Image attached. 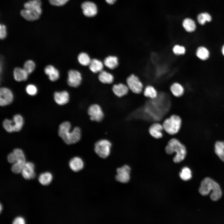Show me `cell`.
I'll return each mask as SVG.
<instances>
[{
	"label": "cell",
	"mask_w": 224,
	"mask_h": 224,
	"mask_svg": "<svg viewBox=\"0 0 224 224\" xmlns=\"http://www.w3.org/2000/svg\"><path fill=\"white\" fill-rule=\"evenodd\" d=\"M72 129V124L68 121L61 123L59 127L58 133L59 137L67 144H75L81 140L82 132V128L78 126H74Z\"/></svg>",
	"instance_id": "6da1fadb"
},
{
	"label": "cell",
	"mask_w": 224,
	"mask_h": 224,
	"mask_svg": "<svg viewBox=\"0 0 224 224\" xmlns=\"http://www.w3.org/2000/svg\"><path fill=\"white\" fill-rule=\"evenodd\" d=\"M40 0H30L24 5V9L20 12L22 16L26 20L34 21L38 19L42 13Z\"/></svg>",
	"instance_id": "7a4b0ae2"
},
{
	"label": "cell",
	"mask_w": 224,
	"mask_h": 224,
	"mask_svg": "<svg viewBox=\"0 0 224 224\" xmlns=\"http://www.w3.org/2000/svg\"><path fill=\"white\" fill-rule=\"evenodd\" d=\"M165 151L169 155L172 154L174 152L176 153L173 160L176 163L183 161L187 154L186 148L184 145L178 139L174 138L170 140L167 142Z\"/></svg>",
	"instance_id": "3957f363"
},
{
	"label": "cell",
	"mask_w": 224,
	"mask_h": 224,
	"mask_svg": "<svg viewBox=\"0 0 224 224\" xmlns=\"http://www.w3.org/2000/svg\"><path fill=\"white\" fill-rule=\"evenodd\" d=\"M212 190L210 198L213 201H216L221 197L222 192L219 184L212 179L207 177L202 181L199 191L203 196L208 195Z\"/></svg>",
	"instance_id": "277c9868"
},
{
	"label": "cell",
	"mask_w": 224,
	"mask_h": 224,
	"mask_svg": "<svg viewBox=\"0 0 224 224\" xmlns=\"http://www.w3.org/2000/svg\"><path fill=\"white\" fill-rule=\"evenodd\" d=\"M113 144L109 139L102 138L96 141L94 145V151L100 157L105 159L110 154Z\"/></svg>",
	"instance_id": "5b68a950"
},
{
	"label": "cell",
	"mask_w": 224,
	"mask_h": 224,
	"mask_svg": "<svg viewBox=\"0 0 224 224\" xmlns=\"http://www.w3.org/2000/svg\"><path fill=\"white\" fill-rule=\"evenodd\" d=\"M182 124L180 117L175 114H172L165 119L162 123L164 129L171 135L177 134L180 130Z\"/></svg>",
	"instance_id": "8992f818"
},
{
	"label": "cell",
	"mask_w": 224,
	"mask_h": 224,
	"mask_svg": "<svg viewBox=\"0 0 224 224\" xmlns=\"http://www.w3.org/2000/svg\"><path fill=\"white\" fill-rule=\"evenodd\" d=\"M87 113L91 121L98 123L102 121L105 117L103 108L97 103L90 105L87 108Z\"/></svg>",
	"instance_id": "52a82bcc"
},
{
	"label": "cell",
	"mask_w": 224,
	"mask_h": 224,
	"mask_svg": "<svg viewBox=\"0 0 224 224\" xmlns=\"http://www.w3.org/2000/svg\"><path fill=\"white\" fill-rule=\"evenodd\" d=\"M126 83L129 89L133 93L139 95L142 92L144 84L137 75L134 74L130 75L127 78Z\"/></svg>",
	"instance_id": "ba28073f"
},
{
	"label": "cell",
	"mask_w": 224,
	"mask_h": 224,
	"mask_svg": "<svg viewBox=\"0 0 224 224\" xmlns=\"http://www.w3.org/2000/svg\"><path fill=\"white\" fill-rule=\"evenodd\" d=\"M23 124L22 117L20 114L15 115L13 120L5 119L3 123L4 128L7 132H18L21 128Z\"/></svg>",
	"instance_id": "9c48e42d"
},
{
	"label": "cell",
	"mask_w": 224,
	"mask_h": 224,
	"mask_svg": "<svg viewBox=\"0 0 224 224\" xmlns=\"http://www.w3.org/2000/svg\"><path fill=\"white\" fill-rule=\"evenodd\" d=\"M130 167L127 165H124L116 170L117 174L115 179L116 181L122 183H127L130 180Z\"/></svg>",
	"instance_id": "30bf717a"
},
{
	"label": "cell",
	"mask_w": 224,
	"mask_h": 224,
	"mask_svg": "<svg viewBox=\"0 0 224 224\" xmlns=\"http://www.w3.org/2000/svg\"><path fill=\"white\" fill-rule=\"evenodd\" d=\"M68 83L72 87H76L80 84L82 76L80 73L77 71L71 70L68 72Z\"/></svg>",
	"instance_id": "8fae6325"
},
{
	"label": "cell",
	"mask_w": 224,
	"mask_h": 224,
	"mask_svg": "<svg viewBox=\"0 0 224 224\" xmlns=\"http://www.w3.org/2000/svg\"><path fill=\"white\" fill-rule=\"evenodd\" d=\"M13 95L9 89L2 87L0 89V105L4 106L11 103L13 99Z\"/></svg>",
	"instance_id": "7c38bea8"
},
{
	"label": "cell",
	"mask_w": 224,
	"mask_h": 224,
	"mask_svg": "<svg viewBox=\"0 0 224 224\" xmlns=\"http://www.w3.org/2000/svg\"><path fill=\"white\" fill-rule=\"evenodd\" d=\"M81 7L84 14L87 17L94 16L97 13V7L93 2L89 1L84 2L82 4Z\"/></svg>",
	"instance_id": "4fadbf2b"
},
{
	"label": "cell",
	"mask_w": 224,
	"mask_h": 224,
	"mask_svg": "<svg viewBox=\"0 0 224 224\" xmlns=\"http://www.w3.org/2000/svg\"><path fill=\"white\" fill-rule=\"evenodd\" d=\"M164 130L162 125L155 122L152 124L149 127V132L151 136L155 139H160L163 136Z\"/></svg>",
	"instance_id": "5bb4252c"
},
{
	"label": "cell",
	"mask_w": 224,
	"mask_h": 224,
	"mask_svg": "<svg viewBox=\"0 0 224 224\" xmlns=\"http://www.w3.org/2000/svg\"><path fill=\"white\" fill-rule=\"evenodd\" d=\"M35 167L34 164L31 162H26L21 171L23 177L26 180L33 179L35 176Z\"/></svg>",
	"instance_id": "9a60e30c"
},
{
	"label": "cell",
	"mask_w": 224,
	"mask_h": 224,
	"mask_svg": "<svg viewBox=\"0 0 224 224\" xmlns=\"http://www.w3.org/2000/svg\"><path fill=\"white\" fill-rule=\"evenodd\" d=\"M169 90L172 94L176 97L182 96L184 93V89L180 82H174L171 83L169 86Z\"/></svg>",
	"instance_id": "2e32d148"
},
{
	"label": "cell",
	"mask_w": 224,
	"mask_h": 224,
	"mask_svg": "<svg viewBox=\"0 0 224 224\" xmlns=\"http://www.w3.org/2000/svg\"><path fill=\"white\" fill-rule=\"evenodd\" d=\"M54 98L57 104L60 105H63L69 102V96L68 92L65 91L56 92L54 94Z\"/></svg>",
	"instance_id": "e0dca14e"
},
{
	"label": "cell",
	"mask_w": 224,
	"mask_h": 224,
	"mask_svg": "<svg viewBox=\"0 0 224 224\" xmlns=\"http://www.w3.org/2000/svg\"><path fill=\"white\" fill-rule=\"evenodd\" d=\"M69 165L70 169L73 171L77 172L83 168L84 163L80 157L76 156L73 157L70 160Z\"/></svg>",
	"instance_id": "ac0fdd59"
},
{
	"label": "cell",
	"mask_w": 224,
	"mask_h": 224,
	"mask_svg": "<svg viewBox=\"0 0 224 224\" xmlns=\"http://www.w3.org/2000/svg\"><path fill=\"white\" fill-rule=\"evenodd\" d=\"M129 90L127 85L123 83L114 85L112 87V91L114 94L119 97H122L127 95Z\"/></svg>",
	"instance_id": "d6986e66"
},
{
	"label": "cell",
	"mask_w": 224,
	"mask_h": 224,
	"mask_svg": "<svg viewBox=\"0 0 224 224\" xmlns=\"http://www.w3.org/2000/svg\"><path fill=\"white\" fill-rule=\"evenodd\" d=\"M142 93L144 97L150 99H155L159 94L156 88L151 84L147 85L144 86Z\"/></svg>",
	"instance_id": "ffe728a7"
},
{
	"label": "cell",
	"mask_w": 224,
	"mask_h": 224,
	"mask_svg": "<svg viewBox=\"0 0 224 224\" xmlns=\"http://www.w3.org/2000/svg\"><path fill=\"white\" fill-rule=\"evenodd\" d=\"M44 71L45 73L48 76L49 79L51 81H55L59 78V71L52 65H47L45 67Z\"/></svg>",
	"instance_id": "44dd1931"
},
{
	"label": "cell",
	"mask_w": 224,
	"mask_h": 224,
	"mask_svg": "<svg viewBox=\"0 0 224 224\" xmlns=\"http://www.w3.org/2000/svg\"><path fill=\"white\" fill-rule=\"evenodd\" d=\"M28 75L23 68H16L13 71L14 77L17 81L21 82L26 80L28 78Z\"/></svg>",
	"instance_id": "7402d4cb"
},
{
	"label": "cell",
	"mask_w": 224,
	"mask_h": 224,
	"mask_svg": "<svg viewBox=\"0 0 224 224\" xmlns=\"http://www.w3.org/2000/svg\"><path fill=\"white\" fill-rule=\"evenodd\" d=\"M89 65L90 70L95 73L100 72L103 70V68L102 63L96 59L91 60Z\"/></svg>",
	"instance_id": "603a6c76"
},
{
	"label": "cell",
	"mask_w": 224,
	"mask_h": 224,
	"mask_svg": "<svg viewBox=\"0 0 224 224\" xmlns=\"http://www.w3.org/2000/svg\"><path fill=\"white\" fill-rule=\"evenodd\" d=\"M214 151L219 158L224 162V141H218L215 142Z\"/></svg>",
	"instance_id": "cb8c5ba5"
},
{
	"label": "cell",
	"mask_w": 224,
	"mask_h": 224,
	"mask_svg": "<svg viewBox=\"0 0 224 224\" xmlns=\"http://www.w3.org/2000/svg\"><path fill=\"white\" fill-rule=\"evenodd\" d=\"M196 55L199 59L204 61L208 59L209 57L210 52L205 47L200 46L197 49Z\"/></svg>",
	"instance_id": "d4e9b609"
},
{
	"label": "cell",
	"mask_w": 224,
	"mask_h": 224,
	"mask_svg": "<svg viewBox=\"0 0 224 224\" xmlns=\"http://www.w3.org/2000/svg\"><path fill=\"white\" fill-rule=\"evenodd\" d=\"M105 65L111 69L115 68L118 65V58L114 56H110L106 58L104 60Z\"/></svg>",
	"instance_id": "484cf974"
},
{
	"label": "cell",
	"mask_w": 224,
	"mask_h": 224,
	"mask_svg": "<svg viewBox=\"0 0 224 224\" xmlns=\"http://www.w3.org/2000/svg\"><path fill=\"white\" fill-rule=\"evenodd\" d=\"M98 78L100 82L105 84L111 83L114 80V77L111 74L103 70L100 72Z\"/></svg>",
	"instance_id": "4316f807"
},
{
	"label": "cell",
	"mask_w": 224,
	"mask_h": 224,
	"mask_svg": "<svg viewBox=\"0 0 224 224\" xmlns=\"http://www.w3.org/2000/svg\"><path fill=\"white\" fill-rule=\"evenodd\" d=\"M182 25L185 30L188 32L194 31L196 28L195 22L189 18L184 19Z\"/></svg>",
	"instance_id": "83f0119b"
},
{
	"label": "cell",
	"mask_w": 224,
	"mask_h": 224,
	"mask_svg": "<svg viewBox=\"0 0 224 224\" xmlns=\"http://www.w3.org/2000/svg\"><path fill=\"white\" fill-rule=\"evenodd\" d=\"M51 174L48 172L42 173L40 175L38 180L42 184L46 185L49 184L52 180Z\"/></svg>",
	"instance_id": "f1b7e54d"
},
{
	"label": "cell",
	"mask_w": 224,
	"mask_h": 224,
	"mask_svg": "<svg viewBox=\"0 0 224 224\" xmlns=\"http://www.w3.org/2000/svg\"><path fill=\"white\" fill-rule=\"evenodd\" d=\"M197 19L198 23L201 25H204L206 22H210L212 18L211 15L207 12L202 13L198 15Z\"/></svg>",
	"instance_id": "f546056e"
},
{
	"label": "cell",
	"mask_w": 224,
	"mask_h": 224,
	"mask_svg": "<svg viewBox=\"0 0 224 224\" xmlns=\"http://www.w3.org/2000/svg\"><path fill=\"white\" fill-rule=\"evenodd\" d=\"M77 59L79 63L84 66L89 65L91 60L89 55L84 52L81 53L78 55Z\"/></svg>",
	"instance_id": "4dcf8cb0"
},
{
	"label": "cell",
	"mask_w": 224,
	"mask_h": 224,
	"mask_svg": "<svg viewBox=\"0 0 224 224\" xmlns=\"http://www.w3.org/2000/svg\"><path fill=\"white\" fill-rule=\"evenodd\" d=\"M171 50L174 55L178 56L184 55L186 52L185 48L184 46L179 44L173 45Z\"/></svg>",
	"instance_id": "1f68e13d"
},
{
	"label": "cell",
	"mask_w": 224,
	"mask_h": 224,
	"mask_svg": "<svg viewBox=\"0 0 224 224\" xmlns=\"http://www.w3.org/2000/svg\"><path fill=\"white\" fill-rule=\"evenodd\" d=\"M26 161H18L14 163L11 167V170L13 173L17 174L21 171Z\"/></svg>",
	"instance_id": "d6a6232c"
},
{
	"label": "cell",
	"mask_w": 224,
	"mask_h": 224,
	"mask_svg": "<svg viewBox=\"0 0 224 224\" xmlns=\"http://www.w3.org/2000/svg\"><path fill=\"white\" fill-rule=\"evenodd\" d=\"M180 175L182 180L185 181L189 180L192 177L191 171L188 167H184L180 173Z\"/></svg>",
	"instance_id": "836d02e7"
},
{
	"label": "cell",
	"mask_w": 224,
	"mask_h": 224,
	"mask_svg": "<svg viewBox=\"0 0 224 224\" xmlns=\"http://www.w3.org/2000/svg\"><path fill=\"white\" fill-rule=\"evenodd\" d=\"M35 68L34 62L31 60H28L24 64L23 69L29 74L33 71Z\"/></svg>",
	"instance_id": "e575fe53"
},
{
	"label": "cell",
	"mask_w": 224,
	"mask_h": 224,
	"mask_svg": "<svg viewBox=\"0 0 224 224\" xmlns=\"http://www.w3.org/2000/svg\"><path fill=\"white\" fill-rule=\"evenodd\" d=\"M13 152L16 157V161L18 160L26 161L24 154L22 150L16 148L13 150Z\"/></svg>",
	"instance_id": "d590c367"
},
{
	"label": "cell",
	"mask_w": 224,
	"mask_h": 224,
	"mask_svg": "<svg viewBox=\"0 0 224 224\" xmlns=\"http://www.w3.org/2000/svg\"><path fill=\"white\" fill-rule=\"evenodd\" d=\"M26 91L29 95L34 96L37 93V89L35 85L33 84H29L26 87Z\"/></svg>",
	"instance_id": "8d00e7d4"
},
{
	"label": "cell",
	"mask_w": 224,
	"mask_h": 224,
	"mask_svg": "<svg viewBox=\"0 0 224 224\" xmlns=\"http://www.w3.org/2000/svg\"><path fill=\"white\" fill-rule=\"evenodd\" d=\"M51 5L57 6H62L65 4L69 0H49Z\"/></svg>",
	"instance_id": "74e56055"
},
{
	"label": "cell",
	"mask_w": 224,
	"mask_h": 224,
	"mask_svg": "<svg viewBox=\"0 0 224 224\" xmlns=\"http://www.w3.org/2000/svg\"><path fill=\"white\" fill-rule=\"evenodd\" d=\"M7 36L6 27L5 25L0 24V38L1 39H5Z\"/></svg>",
	"instance_id": "f35d334b"
},
{
	"label": "cell",
	"mask_w": 224,
	"mask_h": 224,
	"mask_svg": "<svg viewBox=\"0 0 224 224\" xmlns=\"http://www.w3.org/2000/svg\"><path fill=\"white\" fill-rule=\"evenodd\" d=\"M7 160L9 162L12 163H14L16 161V157L13 152L8 155Z\"/></svg>",
	"instance_id": "ab89813d"
},
{
	"label": "cell",
	"mask_w": 224,
	"mask_h": 224,
	"mask_svg": "<svg viewBox=\"0 0 224 224\" xmlns=\"http://www.w3.org/2000/svg\"><path fill=\"white\" fill-rule=\"evenodd\" d=\"M25 223V221L24 219L21 217H18L15 218L12 223L13 224H24Z\"/></svg>",
	"instance_id": "60d3db41"
},
{
	"label": "cell",
	"mask_w": 224,
	"mask_h": 224,
	"mask_svg": "<svg viewBox=\"0 0 224 224\" xmlns=\"http://www.w3.org/2000/svg\"><path fill=\"white\" fill-rule=\"evenodd\" d=\"M116 0H105L106 2L109 4H114Z\"/></svg>",
	"instance_id": "b9f144b4"
},
{
	"label": "cell",
	"mask_w": 224,
	"mask_h": 224,
	"mask_svg": "<svg viewBox=\"0 0 224 224\" xmlns=\"http://www.w3.org/2000/svg\"><path fill=\"white\" fill-rule=\"evenodd\" d=\"M221 51L222 55L224 56V44L222 46Z\"/></svg>",
	"instance_id": "7bdbcfd3"
}]
</instances>
